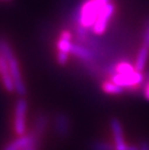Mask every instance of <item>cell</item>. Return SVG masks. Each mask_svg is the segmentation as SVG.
Returning <instances> with one entry per match:
<instances>
[{
  "mask_svg": "<svg viewBox=\"0 0 149 150\" xmlns=\"http://www.w3.org/2000/svg\"><path fill=\"white\" fill-rule=\"evenodd\" d=\"M0 54L2 56H4L8 62L13 81H14L15 91L18 95H20V96H23L25 92H26V88H25L20 64H18V61L15 55L14 50H12L11 46L6 41L2 39H0Z\"/></svg>",
  "mask_w": 149,
  "mask_h": 150,
  "instance_id": "cell-1",
  "label": "cell"
},
{
  "mask_svg": "<svg viewBox=\"0 0 149 150\" xmlns=\"http://www.w3.org/2000/svg\"><path fill=\"white\" fill-rule=\"evenodd\" d=\"M109 1L110 0H89L85 3L78 14V21L81 26L84 28L93 26L98 16Z\"/></svg>",
  "mask_w": 149,
  "mask_h": 150,
  "instance_id": "cell-2",
  "label": "cell"
},
{
  "mask_svg": "<svg viewBox=\"0 0 149 150\" xmlns=\"http://www.w3.org/2000/svg\"><path fill=\"white\" fill-rule=\"evenodd\" d=\"M27 102L25 99H18L15 106L14 112V130L18 137L26 134V114H27Z\"/></svg>",
  "mask_w": 149,
  "mask_h": 150,
  "instance_id": "cell-3",
  "label": "cell"
},
{
  "mask_svg": "<svg viewBox=\"0 0 149 150\" xmlns=\"http://www.w3.org/2000/svg\"><path fill=\"white\" fill-rule=\"evenodd\" d=\"M40 136L32 131L31 133H26L23 136L18 137L10 143H8L3 150H26L30 146L39 143Z\"/></svg>",
  "mask_w": 149,
  "mask_h": 150,
  "instance_id": "cell-4",
  "label": "cell"
},
{
  "mask_svg": "<svg viewBox=\"0 0 149 150\" xmlns=\"http://www.w3.org/2000/svg\"><path fill=\"white\" fill-rule=\"evenodd\" d=\"M114 12V6L113 4H107L104 7V9L102 10V12L100 13V15L98 16L96 21L93 25V30L94 32L100 35L103 34L105 32L107 25V22H109V18H112V16Z\"/></svg>",
  "mask_w": 149,
  "mask_h": 150,
  "instance_id": "cell-5",
  "label": "cell"
},
{
  "mask_svg": "<svg viewBox=\"0 0 149 150\" xmlns=\"http://www.w3.org/2000/svg\"><path fill=\"white\" fill-rule=\"evenodd\" d=\"M0 78H1V81L6 90L8 92L15 91L14 81H13L8 62L1 54H0Z\"/></svg>",
  "mask_w": 149,
  "mask_h": 150,
  "instance_id": "cell-6",
  "label": "cell"
},
{
  "mask_svg": "<svg viewBox=\"0 0 149 150\" xmlns=\"http://www.w3.org/2000/svg\"><path fill=\"white\" fill-rule=\"evenodd\" d=\"M112 81L119 86H131L134 84L141 83L142 81V75L138 71H135L129 75H120L117 74L113 76Z\"/></svg>",
  "mask_w": 149,
  "mask_h": 150,
  "instance_id": "cell-7",
  "label": "cell"
},
{
  "mask_svg": "<svg viewBox=\"0 0 149 150\" xmlns=\"http://www.w3.org/2000/svg\"><path fill=\"white\" fill-rule=\"evenodd\" d=\"M71 33L68 32V31H64L62 34H61V37L57 43V47L59 50V52H66V53H69L71 52V49H72V43H71Z\"/></svg>",
  "mask_w": 149,
  "mask_h": 150,
  "instance_id": "cell-8",
  "label": "cell"
},
{
  "mask_svg": "<svg viewBox=\"0 0 149 150\" xmlns=\"http://www.w3.org/2000/svg\"><path fill=\"white\" fill-rule=\"evenodd\" d=\"M74 55L80 57L82 60H92L93 59V53H92L90 50H88L85 47H81V46H78V45H72V49L71 52Z\"/></svg>",
  "mask_w": 149,
  "mask_h": 150,
  "instance_id": "cell-9",
  "label": "cell"
},
{
  "mask_svg": "<svg viewBox=\"0 0 149 150\" xmlns=\"http://www.w3.org/2000/svg\"><path fill=\"white\" fill-rule=\"evenodd\" d=\"M148 52H149L148 47H144V46L141 47V50H139L138 55L137 57V61H136V66H135L136 71L141 72L142 70L144 69L145 64H146L147 57H148Z\"/></svg>",
  "mask_w": 149,
  "mask_h": 150,
  "instance_id": "cell-10",
  "label": "cell"
},
{
  "mask_svg": "<svg viewBox=\"0 0 149 150\" xmlns=\"http://www.w3.org/2000/svg\"><path fill=\"white\" fill-rule=\"evenodd\" d=\"M55 126H56V130H57V133L59 135L65 136L69 129L68 119L66 118V116L63 115V114L57 115V117H56V119H55Z\"/></svg>",
  "mask_w": 149,
  "mask_h": 150,
  "instance_id": "cell-11",
  "label": "cell"
},
{
  "mask_svg": "<svg viewBox=\"0 0 149 150\" xmlns=\"http://www.w3.org/2000/svg\"><path fill=\"white\" fill-rule=\"evenodd\" d=\"M47 117L45 115H40L39 117L36 119V122H35V126H34V132L37 134L38 136H40L43 134V132L45 131L46 127H47Z\"/></svg>",
  "mask_w": 149,
  "mask_h": 150,
  "instance_id": "cell-12",
  "label": "cell"
},
{
  "mask_svg": "<svg viewBox=\"0 0 149 150\" xmlns=\"http://www.w3.org/2000/svg\"><path fill=\"white\" fill-rule=\"evenodd\" d=\"M103 89L107 93L110 94H119L123 92V87L115 84L114 82H106L103 85Z\"/></svg>",
  "mask_w": 149,
  "mask_h": 150,
  "instance_id": "cell-13",
  "label": "cell"
},
{
  "mask_svg": "<svg viewBox=\"0 0 149 150\" xmlns=\"http://www.w3.org/2000/svg\"><path fill=\"white\" fill-rule=\"evenodd\" d=\"M116 71H117V74L129 75V74L134 73L135 70L131 65L128 64V63H121V64H119L118 66L116 67Z\"/></svg>",
  "mask_w": 149,
  "mask_h": 150,
  "instance_id": "cell-14",
  "label": "cell"
},
{
  "mask_svg": "<svg viewBox=\"0 0 149 150\" xmlns=\"http://www.w3.org/2000/svg\"><path fill=\"white\" fill-rule=\"evenodd\" d=\"M68 59V53L66 52H59L57 54V60L60 64H65L66 61Z\"/></svg>",
  "mask_w": 149,
  "mask_h": 150,
  "instance_id": "cell-15",
  "label": "cell"
},
{
  "mask_svg": "<svg viewBox=\"0 0 149 150\" xmlns=\"http://www.w3.org/2000/svg\"><path fill=\"white\" fill-rule=\"evenodd\" d=\"M143 46L149 47V30L145 33L144 36V40H143Z\"/></svg>",
  "mask_w": 149,
  "mask_h": 150,
  "instance_id": "cell-16",
  "label": "cell"
},
{
  "mask_svg": "<svg viewBox=\"0 0 149 150\" xmlns=\"http://www.w3.org/2000/svg\"><path fill=\"white\" fill-rule=\"evenodd\" d=\"M144 96L147 100H149V79H148L147 83L145 85V88H144Z\"/></svg>",
  "mask_w": 149,
  "mask_h": 150,
  "instance_id": "cell-17",
  "label": "cell"
},
{
  "mask_svg": "<svg viewBox=\"0 0 149 150\" xmlns=\"http://www.w3.org/2000/svg\"><path fill=\"white\" fill-rule=\"evenodd\" d=\"M38 145H39V143H37V144H34L32 146H30V147L27 148L26 150H38Z\"/></svg>",
  "mask_w": 149,
  "mask_h": 150,
  "instance_id": "cell-18",
  "label": "cell"
}]
</instances>
